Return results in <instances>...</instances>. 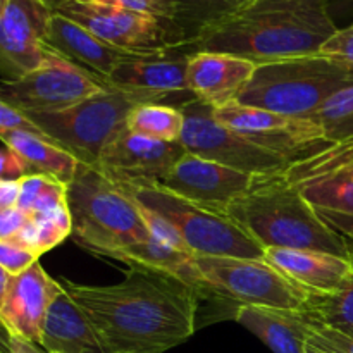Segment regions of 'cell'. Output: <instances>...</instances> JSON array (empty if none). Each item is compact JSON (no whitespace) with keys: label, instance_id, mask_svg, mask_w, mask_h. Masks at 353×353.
Instances as JSON below:
<instances>
[{"label":"cell","instance_id":"17","mask_svg":"<svg viewBox=\"0 0 353 353\" xmlns=\"http://www.w3.org/2000/svg\"><path fill=\"white\" fill-rule=\"evenodd\" d=\"M61 290V283L52 279L40 262H34L21 274L10 276L0 305V323L10 334L40 345L47 310Z\"/></svg>","mask_w":353,"mask_h":353},{"label":"cell","instance_id":"25","mask_svg":"<svg viewBox=\"0 0 353 353\" xmlns=\"http://www.w3.org/2000/svg\"><path fill=\"white\" fill-rule=\"evenodd\" d=\"M0 141L24 162L28 174H47L69 185L81 164L74 155L54 143L47 134L7 130L0 133Z\"/></svg>","mask_w":353,"mask_h":353},{"label":"cell","instance_id":"2","mask_svg":"<svg viewBox=\"0 0 353 353\" xmlns=\"http://www.w3.org/2000/svg\"><path fill=\"white\" fill-rule=\"evenodd\" d=\"M336 30L326 0H261L199 38L192 52H223L259 65L319 54Z\"/></svg>","mask_w":353,"mask_h":353},{"label":"cell","instance_id":"12","mask_svg":"<svg viewBox=\"0 0 353 353\" xmlns=\"http://www.w3.org/2000/svg\"><path fill=\"white\" fill-rule=\"evenodd\" d=\"M57 14L81 24L105 43L134 55L164 54L179 48L164 21L119 7L78 0Z\"/></svg>","mask_w":353,"mask_h":353},{"label":"cell","instance_id":"18","mask_svg":"<svg viewBox=\"0 0 353 353\" xmlns=\"http://www.w3.org/2000/svg\"><path fill=\"white\" fill-rule=\"evenodd\" d=\"M257 64L223 52L196 50L190 54L186 81L196 100L212 109L234 102L254 74Z\"/></svg>","mask_w":353,"mask_h":353},{"label":"cell","instance_id":"44","mask_svg":"<svg viewBox=\"0 0 353 353\" xmlns=\"http://www.w3.org/2000/svg\"><path fill=\"white\" fill-rule=\"evenodd\" d=\"M0 353H10V333L2 323H0Z\"/></svg>","mask_w":353,"mask_h":353},{"label":"cell","instance_id":"20","mask_svg":"<svg viewBox=\"0 0 353 353\" xmlns=\"http://www.w3.org/2000/svg\"><path fill=\"white\" fill-rule=\"evenodd\" d=\"M45 45L100 79L107 78L124 59L134 55L105 43L81 24L57 12L50 17Z\"/></svg>","mask_w":353,"mask_h":353},{"label":"cell","instance_id":"10","mask_svg":"<svg viewBox=\"0 0 353 353\" xmlns=\"http://www.w3.org/2000/svg\"><path fill=\"white\" fill-rule=\"evenodd\" d=\"M105 85L100 78L74 62L50 50L43 64L17 81H0V100L24 114H45L65 110Z\"/></svg>","mask_w":353,"mask_h":353},{"label":"cell","instance_id":"6","mask_svg":"<svg viewBox=\"0 0 353 353\" xmlns=\"http://www.w3.org/2000/svg\"><path fill=\"white\" fill-rule=\"evenodd\" d=\"M116 183L138 205L168 223L190 254L264 259V248L226 214L196 205L157 183L124 179Z\"/></svg>","mask_w":353,"mask_h":353},{"label":"cell","instance_id":"38","mask_svg":"<svg viewBox=\"0 0 353 353\" xmlns=\"http://www.w3.org/2000/svg\"><path fill=\"white\" fill-rule=\"evenodd\" d=\"M26 174L28 169L24 162L10 148L6 147V150H0V179L17 181Z\"/></svg>","mask_w":353,"mask_h":353},{"label":"cell","instance_id":"29","mask_svg":"<svg viewBox=\"0 0 353 353\" xmlns=\"http://www.w3.org/2000/svg\"><path fill=\"white\" fill-rule=\"evenodd\" d=\"M16 207L26 217L68 205V185L47 174H26L17 179Z\"/></svg>","mask_w":353,"mask_h":353},{"label":"cell","instance_id":"23","mask_svg":"<svg viewBox=\"0 0 353 353\" xmlns=\"http://www.w3.org/2000/svg\"><path fill=\"white\" fill-rule=\"evenodd\" d=\"M109 259L124 262L130 268L131 265H141V268L155 269V271L171 274L192 286L199 293L200 299H210L209 288H207L202 274L199 272L193 254L171 247V245L164 243L155 236L119 248V250L112 252Z\"/></svg>","mask_w":353,"mask_h":353},{"label":"cell","instance_id":"40","mask_svg":"<svg viewBox=\"0 0 353 353\" xmlns=\"http://www.w3.org/2000/svg\"><path fill=\"white\" fill-rule=\"evenodd\" d=\"M317 212L321 214V217H323V219L326 221L333 230H336L338 233L343 234L353 248V217L340 216V214H331V212H321V210H317Z\"/></svg>","mask_w":353,"mask_h":353},{"label":"cell","instance_id":"4","mask_svg":"<svg viewBox=\"0 0 353 353\" xmlns=\"http://www.w3.org/2000/svg\"><path fill=\"white\" fill-rule=\"evenodd\" d=\"M68 205L76 243L109 257L128 245L152 238L138 203L100 169L79 164L68 185Z\"/></svg>","mask_w":353,"mask_h":353},{"label":"cell","instance_id":"3","mask_svg":"<svg viewBox=\"0 0 353 353\" xmlns=\"http://www.w3.org/2000/svg\"><path fill=\"white\" fill-rule=\"evenodd\" d=\"M226 216L236 221L262 248H300L353 259L347 238L333 230L299 186L283 174L262 179L228 207Z\"/></svg>","mask_w":353,"mask_h":353},{"label":"cell","instance_id":"26","mask_svg":"<svg viewBox=\"0 0 353 353\" xmlns=\"http://www.w3.org/2000/svg\"><path fill=\"white\" fill-rule=\"evenodd\" d=\"M126 128L154 140L179 141L185 128V116L179 107L168 103H138L128 116Z\"/></svg>","mask_w":353,"mask_h":353},{"label":"cell","instance_id":"9","mask_svg":"<svg viewBox=\"0 0 353 353\" xmlns=\"http://www.w3.org/2000/svg\"><path fill=\"white\" fill-rule=\"evenodd\" d=\"M179 109L185 116L179 143L190 154L262 178L281 176L288 171L290 161L257 147L228 128L217 119L210 105L193 99L183 103Z\"/></svg>","mask_w":353,"mask_h":353},{"label":"cell","instance_id":"43","mask_svg":"<svg viewBox=\"0 0 353 353\" xmlns=\"http://www.w3.org/2000/svg\"><path fill=\"white\" fill-rule=\"evenodd\" d=\"M40 2L43 3V6H47L52 12H61V10H64L65 7L78 2V0H40Z\"/></svg>","mask_w":353,"mask_h":353},{"label":"cell","instance_id":"37","mask_svg":"<svg viewBox=\"0 0 353 353\" xmlns=\"http://www.w3.org/2000/svg\"><path fill=\"white\" fill-rule=\"evenodd\" d=\"M7 130H24L33 131V133L38 134H45L26 114L17 110L16 107L9 105L3 100H0V133Z\"/></svg>","mask_w":353,"mask_h":353},{"label":"cell","instance_id":"30","mask_svg":"<svg viewBox=\"0 0 353 353\" xmlns=\"http://www.w3.org/2000/svg\"><path fill=\"white\" fill-rule=\"evenodd\" d=\"M310 119L317 123L327 147L340 145L353 138V85L338 90Z\"/></svg>","mask_w":353,"mask_h":353},{"label":"cell","instance_id":"35","mask_svg":"<svg viewBox=\"0 0 353 353\" xmlns=\"http://www.w3.org/2000/svg\"><path fill=\"white\" fill-rule=\"evenodd\" d=\"M92 2L105 3V6H114L119 9L131 10V12L155 17V19L164 21L171 28L172 7L169 0H92Z\"/></svg>","mask_w":353,"mask_h":353},{"label":"cell","instance_id":"27","mask_svg":"<svg viewBox=\"0 0 353 353\" xmlns=\"http://www.w3.org/2000/svg\"><path fill=\"white\" fill-rule=\"evenodd\" d=\"M71 234L72 217L69 205H64L50 212L26 217V223L12 236L41 257L45 252L61 245Z\"/></svg>","mask_w":353,"mask_h":353},{"label":"cell","instance_id":"28","mask_svg":"<svg viewBox=\"0 0 353 353\" xmlns=\"http://www.w3.org/2000/svg\"><path fill=\"white\" fill-rule=\"evenodd\" d=\"M302 195L321 212L353 217V178L324 174L299 183Z\"/></svg>","mask_w":353,"mask_h":353},{"label":"cell","instance_id":"36","mask_svg":"<svg viewBox=\"0 0 353 353\" xmlns=\"http://www.w3.org/2000/svg\"><path fill=\"white\" fill-rule=\"evenodd\" d=\"M319 54L333 59L353 74V24L336 30V33L323 45Z\"/></svg>","mask_w":353,"mask_h":353},{"label":"cell","instance_id":"48","mask_svg":"<svg viewBox=\"0 0 353 353\" xmlns=\"http://www.w3.org/2000/svg\"><path fill=\"white\" fill-rule=\"evenodd\" d=\"M6 2H7V0H0V14H2L3 7H6Z\"/></svg>","mask_w":353,"mask_h":353},{"label":"cell","instance_id":"41","mask_svg":"<svg viewBox=\"0 0 353 353\" xmlns=\"http://www.w3.org/2000/svg\"><path fill=\"white\" fill-rule=\"evenodd\" d=\"M17 193L19 186L17 181H9V179H0V210L16 207Z\"/></svg>","mask_w":353,"mask_h":353},{"label":"cell","instance_id":"13","mask_svg":"<svg viewBox=\"0 0 353 353\" xmlns=\"http://www.w3.org/2000/svg\"><path fill=\"white\" fill-rule=\"evenodd\" d=\"M192 52H164L128 57L102 81L138 103L181 107L195 97L190 93L186 71Z\"/></svg>","mask_w":353,"mask_h":353},{"label":"cell","instance_id":"8","mask_svg":"<svg viewBox=\"0 0 353 353\" xmlns=\"http://www.w3.org/2000/svg\"><path fill=\"white\" fill-rule=\"evenodd\" d=\"M134 105H138L137 100L105 85V90L65 110L26 116L81 164L97 168L103 148L126 128V119Z\"/></svg>","mask_w":353,"mask_h":353},{"label":"cell","instance_id":"1","mask_svg":"<svg viewBox=\"0 0 353 353\" xmlns=\"http://www.w3.org/2000/svg\"><path fill=\"white\" fill-rule=\"evenodd\" d=\"M59 283L92 324L103 353H164L195 333L199 293L162 271L131 265L110 286Z\"/></svg>","mask_w":353,"mask_h":353},{"label":"cell","instance_id":"22","mask_svg":"<svg viewBox=\"0 0 353 353\" xmlns=\"http://www.w3.org/2000/svg\"><path fill=\"white\" fill-rule=\"evenodd\" d=\"M233 317L274 353H309L303 312L241 305Z\"/></svg>","mask_w":353,"mask_h":353},{"label":"cell","instance_id":"15","mask_svg":"<svg viewBox=\"0 0 353 353\" xmlns=\"http://www.w3.org/2000/svg\"><path fill=\"white\" fill-rule=\"evenodd\" d=\"M262 179L265 178L236 171L186 152L157 185L196 205L226 214L234 200L247 195Z\"/></svg>","mask_w":353,"mask_h":353},{"label":"cell","instance_id":"19","mask_svg":"<svg viewBox=\"0 0 353 353\" xmlns=\"http://www.w3.org/2000/svg\"><path fill=\"white\" fill-rule=\"evenodd\" d=\"M264 261L314 293H333L353 279V259L300 248H264Z\"/></svg>","mask_w":353,"mask_h":353},{"label":"cell","instance_id":"34","mask_svg":"<svg viewBox=\"0 0 353 353\" xmlns=\"http://www.w3.org/2000/svg\"><path fill=\"white\" fill-rule=\"evenodd\" d=\"M40 255L34 254L31 248L21 243L17 238H0V265L9 272L10 276L21 274L28 268L38 262Z\"/></svg>","mask_w":353,"mask_h":353},{"label":"cell","instance_id":"42","mask_svg":"<svg viewBox=\"0 0 353 353\" xmlns=\"http://www.w3.org/2000/svg\"><path fill=\"white\" fill-rule=\"evenodd\" d=\"M10 353H48L41 345L10 334Z\"/></svg>","mask_w":353,"mask_h":353},{"label":"cell","instance_id":"45","mask_svg":"<svg viewBox=\"0 0 353 353\" xmlns=\"http://www.w3.org/2000/svg\"><path fill=\"white\" fill-rule=\"evenodd\" d=\"M9 281H10V274L2 268V265H0V305H2L7 288H9Z\"/></svg>","mask_w":353,"mask_h":353},{"label":"cell","instance_id":"14","mask_svg":"<svg viewBox=\"0 0 353 353\" xmlns=\"http://www.w3.org/2000/svg\"><path fill=\"white\" fill-rule=\"evenodd\" d=\"M50 9L40 0H7L0 14V76L17 81L40 68L50 54L45 45Z\"/></svg>","mask_w":353,"mask_h":353},{"label":"cell","instance_id":"21","mask_svg":"<svg viewBox=\"0 0 353 353\" xmlns=\"http://www.w3.org/2000/svg\"><path fill=\"white\" fill-rule=\"evenodd\" d=\"M40 345L48 353H103L92 324L64 288L48 307Z\"/></svg>","mask_w":353,"mask_h":353},{"label":"cell","instance_id":"7","mask_svg":"<svg viewBox=\"0 0 353 353\" xmlns=\"http://www.w3.org/2000/svg\"><path fill=\"white\" fill-rule=\"evenodd\" d=\"M210 299L241 307L305 312L310 292L264 259L193 255ZM236 310V309H234Z\"/></svg>","mask_w":353,"mask_h":353},{"label":"cell","instance_id":"11","mask_svg":"<svg viewBox=\"0 0 353 353\" xmlns=\"http://www.w3.org/2000/svg\"><path fill=\"white\" fill-rule=\"evenodd\" d=\"M217 119L257 147L281 155L290 165L327 147L317 123L309 117H292L259 107L231 102L214 109Z\"/></svg>","mask_w":353,"mask_h":353},{"label":"cell","instance_id":"33","mask_svg":"<svg viewBox=\"0 0 353 353\" xmlns=\"http://www.w3.org/2000/svg\"><path fill=\"white\" fill-rule=\"evenodd\" d=\"M307 345L309 353H353V334L307 319Z\"/></svg>","mask_w":353,"mask_h":353},{"label":"cell","instance_id":"24","mask_svg":"<svg viewBox=\"0 0 353 353\" xmlns=\"http://www.w3.org/2000/svg\"><path fill=\"white\" fill-rule=\"evenodd\" d=\"M171 30L181 47H193L199 38L228 23L261 0H169Z\"/></svg>","mask_w":353,"mask_h":353},{"label":"cell","instance_id":"5","mask_svg":"<svg viewBox=\"0 0 353 353\" xmlns=\"http://www.w3.org/2000/svg\"><path fill=\"white\" fill-rule=\"evenodd\" d=\"M348 85H353V74L333 59L300 55L259 64L236 102L310 119L333 93Z\"/></svg>","mask_w":353,"mask_h":353},{"label":"cell","instance_id":"46","mask_svg":"<svg viewBox=\"0 0 353 353\" xmlns=\"http://www.w3.org/2000/svg\"><path fill=\"white\" fill-rule=\"evenodd\" d=\"M327 174H343V176H348V178H353V159L350 162H347L345 165H341V168L334 169L333 172H327Z\"/></svg>","mask_w":353,"mask_h":353},{"label":"cell","instance_id":"16","mask_svg":"<svg viewBox=\"0 0 353 353\" xmlns=\"http://www.w3.org/2000/svg\"><path fill=\"white\" fill-rule=\"evenodd\" d=\"M186 154L179 141H161L123 128L103 148L97 169L124 181L159 183Z\"/></svg>","mask_w":353,"mask_h":353},{"label":"cell","instance_id":"39","mask_svg":"<svg viewBox=\"0 0 353 353\" xmlns=\"http://www.w3.org/2000/svg\"><path fill=\"white\" fill-rule=\"evenodd\" d=\"M26 223V216L17 207L0 210V238H9L16 234Z\"/></svg>","mask_w":353,"mask_h":353},{"label":"cell","instance_id":"47","mask_svg":"<svg viewBox=\"0 0 353 353\" xmlns=\"http://www.w3.org/2000/svg\"><path fill=\"white\" fill-rule=\"evenodd\" d=\"M326 148H330V150H348V148H353V138L352 140L345 141V143L331 145V147H326Z\"/></svg>","mask_w":353,"mask_h":353},{"label":"cell","instance_id":"31","mask_svg":"<svg viewBox=\"0 0 353 353\" xmlns=\"http://www.w3.org/2000/svg\"><path fill=\"white\" fill-rule=\"evenodd\" d=\"M303 314L312 323L353 334V279L338 292H310L307 310Z\"/></svg>","mask_w":353,"mask_h":353},{"label":"cell","instance_id":"32","mask_svg":"<svg viewBox=\"0 0 353 353\" xmlns=\"http://www.w3.org/2000/svg\"><path fill=\"white\" fill-rule=\"evenodd\" d=\"M353 159V148L348 150H330V148H323V150L316 152L312 155L300 159V161L293 162L285 172V178L288 179L292 185H299V183L307 181V179L319 178V176L333 172L334 169L341 168L347 162Z\"/></svg>","mask_w":353,"mask_h":353}]
</instances>
